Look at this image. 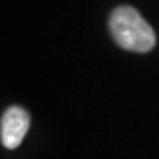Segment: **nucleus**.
<instances>
[{"instance_id":"1","label":"nucleus","mask_w":159,"mask_h":159,"mask_svg":"<svg viewBox=\"0 0 159 159\" xmlns=\"http://www.w3.org/2000/svg\"><path fill=\"white\" fill-rule=\"evenodd\" d=\"M114 40L125 50L146 53L156 44V35L142 15L131 6H118L109 18Z\"/></svg>"},{"instance_id":"2","label":"nucleus","mask_w":159,"mask_h":159,"mask_svg":"<svg viewBox=\"0 0 159 159\" xmlns=\"http://www.w3.org/2000/svg\"><path fill=\"white\" fill-rule=\"evenodd\" d=\"M30 128V115L21 106H11L2 115L0 139L7 149L18 148Z\"/></svg>"}]
</instances>
